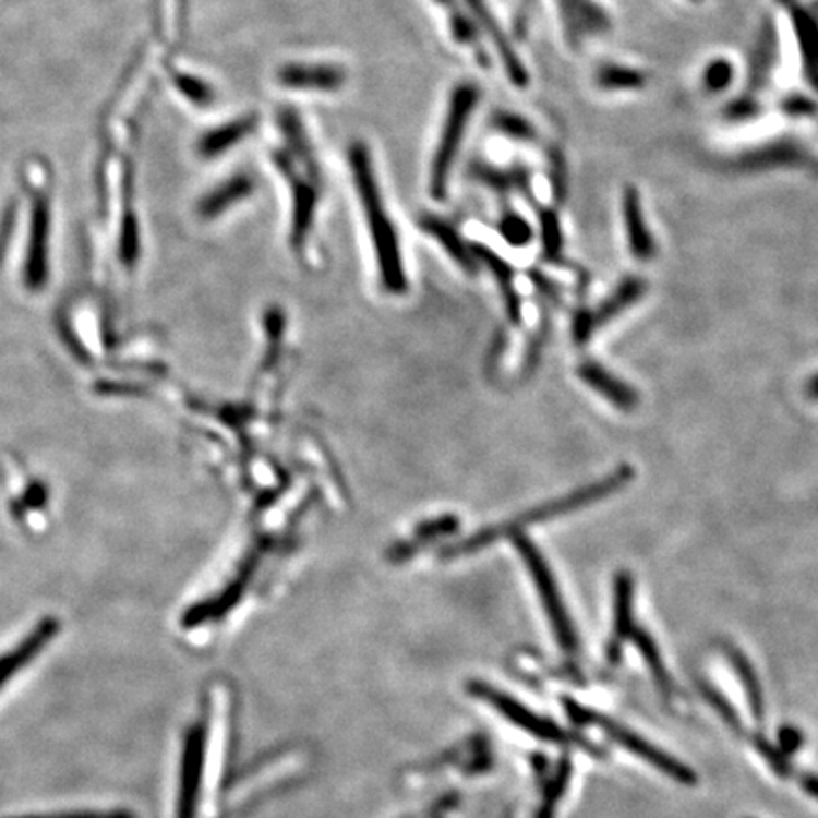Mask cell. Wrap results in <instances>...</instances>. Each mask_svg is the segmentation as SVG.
I'll return each instance as SVG.
<instances>
[{
	"instance_id": "1",
	"label": "cell",
	"mask_w": 818,
	"mask_h": 818,
	"mask_svg": "<svg viewBox=\"0 0 818 818\" xmlns=\"http://www.w3.org/2000/svg\"><path fill=\"white\" fill-rule=\"evenodd\" d=\"M239 697L226 678L203 688L197 711L180 741L172 818H233L246 799L236 768ZM244 805V804H243Z\"/></svg>"
},
{
	"instance_id": "2",
	"label": "cell",
	"mask_w": 818,
	"mask_h": 818,
	"mask_svg": "<svg viewBox=\"0 0 818 818\" xmlns=\"http://www.w3.org/2000/svg\"><path fill=\"white\" fill-rule=\"evenodd\" d=\"M351 161L360 197H362V203L366 207L368 222H370L377 251H380L383 277L387 280L388 287H393V290L395 288L400 290L404 287V275L398 251H396V238L393 233V226L385 215L383 203H381L377 187H375L374 172H372V164L368 158L366 148L354 146L351 151Z\"/></svg>"
},
{
	"instance_id": "3",
	"label": "cell",
	"mask_w": 818,
	"mask_h": 818,
	"mask_svg": "<svg viewBox=\"0 0 818 818\" xmlns=\"http://www.w3.org/2000/svg\"><path fill=\"white\" fill-rule=\"evenodd\" d=\"M635 478V470L631 467H619L612 472L611 476H604L601 480L588 483L584 488L576 489L568 495L555 498L552 503L542 504L539 508H534L532 512H527L525 516L519 517L512 524L503 525L498 531L481 532L480 537H476L474 545H485L491 540L498 539L503 534H516V529L524 527L529 524H540V521H550L553 517L565 516L570 512L581 510L586 506L599 503L606 496L614 495L619 489H624L627 483H631Z\"/></svg>"
},
{
	"instance_id": "4",
	"label": "cell",
	"mask_w": 818,
	"mask_h": 818,
	"mask_svg": "<svg viewBox=\"0 0 818 818\" xmlns=\"http://www.w3.org/2000/svg\"><path fill=\"white\" fill-rule=\"evenodd\" d=\"M514 540H516L517 552L521 555L525 567L529 570V575L537 586L540 601L544 604L545 614L550 617V624H552L553 633H555V639L560 642L561 648H565V652H575L578 648L575 627H573L570 616L565 609L563 597H561L552 570L548 567L542 553L532 540L527 539L524 534H514Z\"/></svg>"
},
{
	"instance_id": "5",
	"label": "cell",
	"mask_w": 818,
	"mask_h": 818,
	"mask_svg": "<svg viewBox=\"0 0 818 818\" xmlns=\"http://www.w3.org/2000/svg\"><path fill=\"white\" fill-rule=\"evenodd\" d=\"M467 691L468 696L474 697L476 701L489 705L498 717L506 718L510 724L524 730L525 733H529L537 739L550 741L555 745H563V743L573 741V737L565 730H561L560 725L553 724L552 720L539 717L529 707L516 701L510 694L491 686L488 682H468Z\"/></svg>"
},
{
	"instance_id": "6",
	"label": "cell",
	"mask_w": 818,
	"mask_h": 818,
	"mask_svg": "<svg viewBox=\"0 0 818 818\" xmlns=\"http://www.w3.org/2000/svg\"><path fill=\"white\" fill-rule=\"evenodd\" d=\"M478 97H480L478 87L472 86V84L457 87V92L453 94L449 112H447L444 131H442V141H440L438 151H436L434 164H432V188H434L436 194H444L447 175L452 169L453 159L457 158L462 135L467 131L468 120H470V116L478 105Z\"/></svg>"
},
{
	"instance_id": "7",
	"label": "cell",
	"mask_w": 818,
	"mask_h": 818,
	"mask_svg": "<svg viewBox=\"0 0 818 818\" xmlns=\"http://www.w3.org/2000/svg\"><path fill=\"white\" fill-rule=\"evenodd\" d=\"M593 722L599 724V727L603 730L611 739L616 741L619 747H624L625 750L635 754L640 760L647 761L650 766L655 769H660L663 775L671 777L673 781L682 784H696L697 775L681 761L675 760L673 756H669L667 753H663L661 748L653 747L652 743H648L647 739H642L637 733H633L631 730H627L624 725L612 722L609 718L593 717Z\"/></svg>"
},
{
	"instance_id": "8",
	"label": "cell",
	"mask_w": 818,
	"mask_h": 818,
	"mask_svg": "<svg viewBox=\"0 0 818 818\" xmlns=\"http://www.w3.org/2000/svg\"><path fill=\"white\" fill-rule=\"evenodd\" d=\"M50 200L36 194L31 213V236L25 260V285L29 290H40L48 280V241H50Z\"/></svg>"
},
{
	"instance_id": "9",
	"label": "cell",
	"mask_w": 818,
	"mask_h": 818,
	"mask_svg": "<svg viewBox=\"0 0 818 818\" xmlns=\"http://www.w3.org/2000/svg\"><path fill=\"white\" fill-rule=\"evenodd\" d=\"M59 622L56 617H44L40 624L25 637V639L12 648L10 652L0 658V689L7 686L27 663L35 660L44 647H48L53 637L58 635Z\"/></svg>"
},
{
	"instance_id": "10",
	"label": "cell",
	"mask_w": 818,
	"mask_h": 818,
	"mask_svg": "<svg viewBox=\"0 0 818 818\" xmlns=\"http://www.w3.org/2000/svg\"><path fill=\"white\" fill-rule=\"evenodd\" d=\"M633 596H635V581L631 573L619 570L614 576V633L612 640L606 647V660L616 665L622 660V648L627 639H631L635 631L633 625Z\"/></svg>"
},
{
	"instance_id": "11",
	"label": "cell",
	"mask_w": 818,
	"mask_h": 818,
	"mask_svg": "<svg viewBox=\"0 0 818 818\" xmlns=\"http://www.w3.org/2000/svg\"><path fill=\"white\" fill-rule=\"evenodd\" d=\"M578 377L616 408L631 411L639 406V393L593 360L581 362L578 366Z\"/></svg>"
},
{
	"instance_id": "12",
	"label": "cell",
	"mask_w": 818,
	"mask_h": 818,
	"mask_svg": "<svg viewBox=\"0 0 818 818\" xmlns=\"http://www.w3.org/2000/svg\"><path fill=\"white\" fill-rule=\"evenodd\" d=\"M624 220L633 256L640 262H650L655 254V243L645 222L640 195L635 188H625Z\"/></svg>"
},
{
	"instance_id": "13",
	"label": "cell",
	"mask_w": 818,
	"mask_h": 818,
	"mask_svg": "<svg viewBox=\"0 0 818 818\" xmlns=\"http://www.w3.org/2000/svg\"><path fill=\"white\" fill-rule=\"evenodd\" d=\"M563 25L573 43L606 27V17L591 0H560Z\"/></svg>"
},
{
	"instance_id": "14",
	"label": "cell",
	"mask_w": 818,
	"mask_h": 818,
	"mask_svg": "<svg viewBox=\"0 0 818 818\" xmlns=\"http://www.w3.org/2000/svg\"><path fill=\"white\" fill-rule=\"evenodd\" d=\"M792 23L796 33L797 46L802 53L805 79L818 89V23L804 8L792 10Z\"/></svg>"
},
{
	"instance_id": "15",
	"label": "cell",
	"mask_w": 818,
	"mask_h": 818,
	"mask_svg": "<svg viewBox=\"0 0 818 818\" xmlns=\"http://www.w3.org/2000/svg\"><path fill=\"white\" fill-rule=\"evenodd\" d=\"M468 4L472 7V10H474L478 17H480V22L483 23V27L489 31V35L493 38L496 50L503 56L504 67H506V72L510 74L512 82L517 84V86H525V84H527V72H525L521 61L517 58L516 51L512 50L510 43H508V38L504 36L503 29H501V27L496 25L495 20L491 17L489 8L483 4V0H468Z\"/></svg>"
},
{
	"instance_id": "16",
	"label": "cell",
	"mask_w": 818,
	"mask_h": 818,
	"mask_svg": "<svg viewBox=\"0 0 818 818\" xmlns=\"http://www.w3.org/2000/svg\"><path fill=\"white\" fill-rule=\"evenodd\" d=\"M647 282L639 277H627L622 280L619 287L596 311H591L596 328L603 326L604 323H611L614 316L624 313L625 309L631 308L633 303L639 302L640 298L647 294Z\"/></svg>"
},
{
	"instance_id": "17",
	"label": "cell",
	"mask_w": 818,
	"mask_h": 818,
	"mask_svg": "<svg viewBox=\"0 0 818 818\" xmlns=\"http://www.w3.org/2000/svg\"><path fill=\"white\" fill-rule=\"evenodd\" d=\"M280 82L285 86L292 87H318V89H332L339 86L344 74L332 69V67H287L280 71Z\"/></svg>"
},
{
	"instance_id": "18",
	"label": "cell",
	"mask_w": 818,
	"mask_h": 818,
	"mask_svg": "<svg viewBox=\"0 0 818 818\" xmlns=\"http://www.w3.org/2000/svg\"><path fill=\"white\" fill-rule=\"evenodd\" d=\"M631 639L635 642V647L639 648L642 660L647 661L648 669H650L653 681L658 684L661 694L667 697L671 696L673 682H671V676H669L667 667L663 665V658H661L660 650L655 647L652 637L645 629L635 627V631L631 633Z\"/></svg>"
},
{
	"instance_id": "19",
	"label": "cell",
	"mask_w": 818,
	"mask_h": 818,
	"mask_svg": "<svg viewBox=\"0 0 818 818\" xmlns=\"http://www.w3.org/2000/svg\"><path fill=\"white\" fill-rule=\"evenodd\" d=\"M725 655L732 660L733 669H735V673L739 676L741 684L745 686L748 705L753 709L754 718L758 722H761V718H763V696H761L760 682H758V676L754 673L753 665L748 663L745 653L737 650V648L730 647V645L725 647Z\"/></svg>"
},
{
	"instance_id": "20",
	"label": "cell",
	"mask_w": 818,
	"mask_h": 818,
	"mask_svg": "<svg viewBox=\"0 0 818 818\" xmlns=\"http://www.w3.org/2000/svg\"><path fill=\"white\" fill-rule=\"evenodd\" d=\"M460 805H462V797L459 792L447 790V792H438L436 796L429 797L426 802H421L396 818H455L460 811Z\"/></svg>"
},
{
	"instance_id": "21",
	"label": "cell",
	"mask_w": 818,
	"mask_h": 818,
	"mask_svg": "<svg viewBox=\"0 0 818 818\" xmlns=\"http://www.w3.org/2000/svg\"><path fill=\"white\" fill-rule=\"evenodd\" d=\"M251 120H239V122L230 123V125H224L220 130L210 131L208 135L203 136V141L200 143V152L207 158H215V156L222 154L224 151H228L230 146L241 141L251 131Z\"/></svg>"
},
{
	"instance_id": "22",
	"label": "cell",
	"mask_w": 818,
	"mask_h": 818,
	"mask_svg": "<svg viewBox=\"0 0 818 818\" xmlns=\"http://www.w3.org/2000/svg\"><path fill=\"white\" fill-rule=\"evenodd\" d=\"M647 76L629 67H603L597 74V84L603 89H639L645 86Z\"/></svg>"
},
{
	"instance_id": "23",
	"label": "cell",
	"mask_w": 818,
	"mask_h": 818,
	"mask_svg": "<svg viewBox=\"0 0 818 818\" xmlns=\"http://www.w3.org/2000/svg\"><path fill=\"white\" fill-rule=\"evenodd\" d=\"M249 190H251V180L244 179V177L230 180L228 184L218 188L215 194L208 195L207 200L203 202L202 210L208 216L218 215L228 205L241 200V195L249 194Z\"/></svg>"
},
{
	"instance_id": "24",
	"label": "cell",
	"mask_w": 818,
	"mask_h": 818,
	"mask_svg": "<svg viewBox=\"0 0 818 818\" xmlns=\"http://www.w3.org/2000/svg\"><path fill=\"white\" fill-rule=\"evenodd\" d=\"M570 761L563 760L560 769L555 771V775L550 779V783L545 784L544 797H542V805L539 809V818H553V811H555V805L560 802L561 796L565 794L567 790L568 781H570Z\"/></svg>"
},
{
	"instance_id": "25",
	"label": "cell",
	"mask_w": 818,
	"mask_h": 818,
	"mask_svg": "<svg viewBox=\"0 0 818 818\" xmlns=\"http://www.w3.org/2000/svg\"><path fill=\"white\" fill-rule=\"evenodd\" d=\"M802 154L794 151L792 146L786 144H775V146H769L768 151L760 152V154H750L745 159H741L739 166L750 167V169H760L761 166H783V164H792L796 161Z\"/></svg>"
},
{
	"instance_id": "26",
	"label": "cell",
	"mask_w": 818,
	"mask_h": 818,
	"mask_svg": "<svg viewBox=\"0 0 818 818\" xmlns=\"http://www.w3.org/2000/svg\"><path fill=\"white\" fill-rule=\"evenodd\" d=\"M733 71L732 61L730 59H712L709 65L705 67L703 71V86L709 94H722L724 89L732 86Z\"/></svg>"
},
{
	"instance_id": "27",
	"label": "cell",
	"mask_w": 818,
	"mask_h": 818,
	"mask_svg": "<svg viewBox=\"0 0 818 818\" xmlns=\"http://www.w3.org/2000/svg\"><path fill=\"white\" fill-rule=\"evenodd\" d=\"M540 228H542V243H544V252L548 254V258H560L561 249H563L560 218L553 210H542L540 213Z\"/></svg>"
},
{
	"instance_id": "28",
	"label": "cell",
	"mask_w": 818,
	"mask_h": 818,
	"mask_svg": "<svg viewBox=\"0 0 818 818\" xmlns=\"http://www.w3.org/2000/svg\"><path fill=\"white\" fill-rule=\"evenodd\" d=\"M501 233L508 243L514 246H525L532 239V230L529 224L525 222L521 216L510 215L504 218L501 224Z\"/></svg>"
},
{
	"instance_id": "29",
	"label": "cell",
	"mask_w": 818,
	"mask_h": 818,
	"mask_svg": "<svg viewBox=\"0 0 818 818\" xmlns=\"http://www.w3.org/2000/svg\"><path fill=\"white\" fill-rule=\"evenodd\" d=\"M754 745H756V748L760 750L761 756L768 760L769 766L773 768V771H775L777 775L779 777H789L790 773H792V768H790L789 758L784 756L779 748L773 747L771 743H769L768 739H763V737H756L754 739Z\"/></svg>"
},
{
	"instance_id": "30",
	"label": "cell",
	"mask_w": 818,
	"mask_h": 818,
	"mask_svg": "<svg viewBox=\"0 0 818 818\" xmlns=\"http://www.w3.org/2000/svg\"><path fill=\"white\" fill-rule=\"evenodd\" d=\"M136 252H139V233H136V222L133 216H128L122 228V258L125 264L135 262Z\"/></svg>"
},
{
	"instance_id": "31",
	"label": "cell",
	"mask_w": 818,
	"mask_h": 818,
	"mask_svg": "<svg viewBox=\"0 0 818 818\" xmlns=\"http://www.w3.org/2000/svg\"><path fill=\"white\" fill-rule=\"evenodd\" d=\"M596 330V323H593L591 311L589 309L578 311L575 315V321H573V338H575L576 344H586V341L591 339Z\"/></svg>"
},
{
	"instance_id": "32",
	"label": "cell",
	"mask_w": 818,
	"mask_h": 818,
	"mask_svg": "<svg viewBox=\"0 0 818 818\" xmlns=\"http://www.w3.org/2000/svg\"><path fill=\"white\" fill-rule=\"evenodd\" d=\"M705 697H707V701H709V703H711L712 707H714V709H717V711L722 714V718H724L725 722L732 725L733 730H739V717L735 714L732 705L727 703L724 697L720 696L718 691H714V689L711 688H705Z\"/></svg>"
},
{
	"instance_id": "33",
	"label": "cell",
	"mask_w": 818,
	"mask_h": 818,
	"mask_svg": "<svg viewBox=\"0 0 818 818\" xmlns=\"http://www.w3.org/2000/svg\"><path fill=\"white\" fill-rule=\"evenodd\" d=\"M496 125L501 130L506 131L508 135L514 136V139L516 136L517 139H531L532 135L531 125L521 120V118H517V116L501 115L498 116V120H496Z\"/></svg>"
},
{
	"instance_id": "34",
	"label": "cell",
	"mask_w": 818,
	"mask_h": 818,
	"mask_svg": "<svg viewBox=\"0 0 818 818\" xmlns=\"http://www.w3.org/2000/svg\"><path fill=\"white\" fill-rule=\"evenodd\" d=\"M779 743H781V753L784 756H792L797 748L802 747L804 733L799 732L794 725H783V730L779 732Z\"/></svg>"
},
{
	"instance_id": "35",
	"label": "cell",
	"mask_w": 818,
	"mask_h": 818,
	"mask_svg": "<svg viewBox=\"0 0 818 818\" xmlns=\"http://www.w3.org/2000/svg\"><path fill=\"white\" fill-rule=\"evenodd\" d=\"M22 818H135L130 811L115 809V811H71L56 813V815H40V817Z\"/></svg>"
},
{
	"instance_id": "36",
	"label": "cell",
	"mask_w": 818,
	"mask_h": 818,
	"mask_svg": "<svg viewBox=\"0 0 818 818\" xmlns=\"http://www.w3.org/2000/svg\"><path fill=\"white\" fill-rule=\"evenodd\" d=\"M14 208H8L7 216H4V220H2V226H0V256H2V252H4V246H7L8 238H10V233H12V226H14Z\"/></svg>"
},
{
	"instance_id": "37",
	"label": "cell",
	"mask_w": 818,
	"mask_h": 818,
	"mask_svg": "<svg viewBox=\"0 0 818 818\" xmlns=\"http://www.w3.org/2000/svg\"><path fill=\"white\" fill-rule=\"evenodd\" d=\"M27 503L31 504V506H40V504H44V501H46V489L40 485V483H36V485H33V488L29 489V493H27Z\"/></svg>"
},
{
	"instance_id": "38",
	"label": "cell",
	"mask_w": 818,
	"mask_h": 818,
	"mask_svg": "<svg viewBox=\"0 0 818 818\" xmlns=\"http://www.w3.org/2000/svg\"><path fill=\"white\" fill-rule=\"evenodd\" d=\"M786 110H789V112H799V115H807V112H811L813 110V103L807 101V99H796V101H789L786 103Z\"/></svg>"
},
{
	"instance_id": "39",
	"label": "cell",
	"mask_w": 818,
	"mask_h": 818,
	"mask_svg": "<svg viewBox=\"0 0 818 818\" xmlns=\"http://www.w3.org/2000/svg\"><path fill=\"white\" fill-rule=\"evenodd\" d=\"M804 789L807 794H811L813 797L818 799V777H804Z\"/></svg>"
},
{
	"instance_id": "40",
	"label": "cell",
	"mask_w": 818,
	"mask_h": 818,
	"mask_svg": "<svg viewBox=\"0 0 818 818\" xmlns=\"http://www.w3.org/2000/svg\"><path fill=\"white\" fill-rule=\"evenodd\" d=\"M807 395L818 400V375H813L809 383H807Z\"/></svg>"
},
{
	"instance_id": "41",
	"label": "cell",
	"mask_w": 818,
	"mask_h": 818,
	"mask_svg": "<svg viewBox=\"0 0 818 818\" xmlns=\"http://www.w3.org/2000/svg\"><path fill=\"white\" fill-rule=\"evenodd\" d=\"M781 2H789V0H781Z\"/></svg>"
},
{
	"instance_id": "42",
	"label": "cell",
	"mask_w": 818,
	"mask_h": 818,
	"mask_svg": "<svg viewBox=\"0 0 818 818\" xmlns=\"http://www.w3.org/2000/svg\"><path fill=\"white\" fill-rule=\"evenodd\" d=\"M694 2H697V0H694Z\"/></svg>"
}]
</instances>
